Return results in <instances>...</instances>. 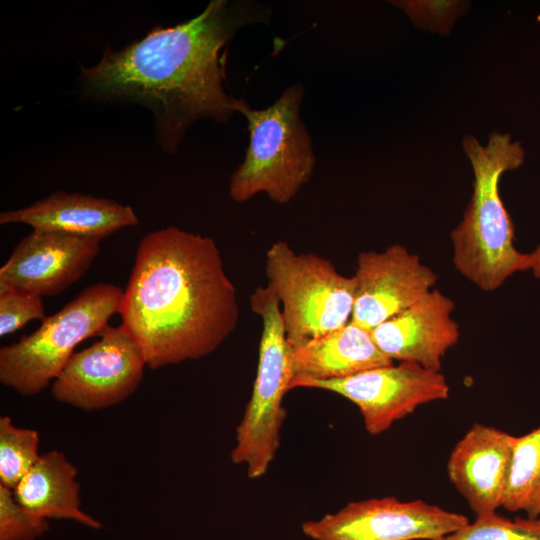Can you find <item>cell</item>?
Segmentation results:
<instances>
[{
    "label": "cell",
    "mask_w": 540,
    "mask_h": 540,
    "mask_svg": "<svg viewBox=\"0 0 540 540\" xmlns=\"http://www.w3.org/2000/svg\"><path fill=\"white\" fill-rule=\"evenodd\" d=\"M271 9L253 0H212L196 17L154 27L121 50L106 46L99 62L81 67V92L98 100L151 110L157 144L174 153L200 119L224 124L236 113L224 87L223 48L243 27L268 24Z\"/></svg>",
    "instance_id": "1"
},
{
    "label": "cell",
    "mask_w": 540,
    "mask_h": 540,
    "mask_svg": "<svg viewBox=\"0 0 540 540\" xmlns=\"http://www.w3.org/2000/svg\"><path fill=\"white\" fill-rule=\"evenodd\" d=\"M119 314L146 365L158 369L214 352L240 309L215 241L170 226L140 241Z\"/></svg>",
    "instance_id": "2"
},
{
    "label": "cell",
    "mask_w": 540,
    "mask_h": 540,
    "mask_svg": "<svg viewBox=\"0 0 540 540\" xmlns=\"http://www.w3.org/2000/svg\"><path fill=\"white\" fill-rule=\"evenodd\" d=\"M473 172V194L463 219L451 232L455 269L479 289L497 290L519 271L530 269L529 254L514 246V227L501 200L503 173L525 158L521 142L509 133L492 132L486 145L472 136L462 140Z\"/></svg>",
    "instance_id": "3"
},
{
    "label": "cell",
    "mask_w": 540,
    "mask_h": 540,
    "mask_svg": "<svg viewBox=\"0 0 540 540\" xmlns=\"http://www.w3.org/2000/svg\"><path fill=\"white\" fill-rule=\"evenodd\" d=\"M303 95L302 84L296 83L264 109L235 100V110L246 118L249 131L244 160L230 178L229 194L235 202L262 192L278 204H287L310 180L316 158L300 117Z\"/></svg>",
    "instance_id": "4"
},
{
    "label": "cell",
    "mask_w": 540,
    "mask_h": 540,
    "mask_svg": "<svg viewBox=\"0 0 540 540\" xmlns=\"http://www.w3.org/2000/svg\"><path fill=\"white\" fill-rule=\"evenodd\" d=\"M267 286L280 303L288 345L295 347L351 321L356 280L314 253H297L286 241L265 254Z\"/></svg>",
    "instance_id": "5"
},
{
    "label": "cell",
    "mask_w": 540,
    "mask_h": 540,
    "mask_svg": "<svg viewBox=\"0 0 540 540\" xmlns=\"http://www.w3.org/2000/svg\"><path fill=\"white\" fill-rule=\"evenodd\" d=\"M124 290L108 283L85 288L18 342L0 349V382L23 396L38 394L57 378L76 346L98 335L120 313Z\"/></svg>",
    "instance_id": "6"
},
{
    "label": "cell",
    "mask_w": 540,
    "mask_h": 540,
    "mask_svg": "<svg viewBox=\"0 0 540 540\" xmlns=\"http://www.w3.org/2000/svg\"><path fill=\"white\" fill-rule=\"evenodd\" d=\"M250 306L262 320L257 372L230 457L234 464L246 466L250 479H258L267 473L280 446L286 417L283 399L290 391L292 372L277 297L267 285L258 287L250 296Z\"/></svg>",
    "instance_id": "7"
},
{
    "label": "cell",
    "mask_w": 540,
    "mask_h": 540,
    "mask_svg": "<svg viewBox=\"0 0 540 540\" xmlns=\"http://www.w3.org/2000/svg\"><path fill=\"white\" fill-rule=\"evenodd\" d=\"M469 522L463 514L423 500L393 496L347 503L302 523L311 540H440Z\"/></svg>",
    "instance_id": "8"
},
{
    "label": "cell",
    "mask_w": 540,
    "mask_h": 540,
    "mask_svg": "<svg viewBox=\"0 0 540 540\" xmlns=\"http://www.w3.org/2000/svg\"><path fill=\"white\" fill-rule=\"evenodd\" d=\"M336 393L354 403L370 435L386 432L398 420L419 406L445 400L450 387L440 371L418 364L400 362L331 380H302L290 385Z\"/></svg>",
    "instance_id": "9"
},
{
    "label": "cell",
    "mask_w": 540,
    "mask_h": 540,
    "mask_svg": "<svg viewBox=\"0 0 540 540\" xmlns=\"http://www.w3.org/2000/svg\"><path fill=\"white\" fill-rule=\"evenodd\" d=\"M98 341L75 352L53 381L57 401L83 410L116 405L137 389L146 365L131 337L119 327L106 326Z\"/></svg>",
    "instance_id": "10"
},
{
    "label": "cell",
    "mask_w": 540,
    "mask_h": 540,
    "mask_svg": "<svg viewBox=\"0 0 540 540\" xmlns=\"http://www.w3.org/2000/svg\"><path fill=\"white\" fill-rule=\"evenodd\" d=\"M351 322L371 331L427 296L436 273L401 244L359 253Z\"/></svg>",
    "instance_id": "11"
},
{
    "label": "cell",
    "mask_w": 540,
    "mask_h": 540,
    "mask_svg": "<svg viewBox=\"0 0 540 540\" xmlns=\"http://www.w3.org/2000/svg\"><path fill=\"white\" fill-rule=\"evenodd\" d=\"M101 239L33 230L0 268V286L54 296L78 281L99 253Z\"/></svg>",
    "instance_id": "12"
},
{
    "label": "cell",
    "mask_w": 540,
    "mask_h": 540,
    "mask_svg": "<svg viewBox=\"0 0 540 540\" xmlns=\"http://www.w3.org/2000/svg\"><path fill=\"white\" fill-rule=\"evenodd\" d=\"M516 438L495 427L475 423L450 452L448 478L476 516L502 508Z\"/></svg>",
    "instance_id": "13"
},
{
    "label": "cell",
    "mask_w": 540,
    "mask_h": 540,
    "mask_svg": "<svg viewBox=\"0 0 540 540\" xmlns=\"http://www.w3.org/2000/svg\"><path fill=\"white\" fill-rule=\"evenodd\" d=\"M454 308L452 299L433 289L370 332L378 348L391 360L440 371L443 357L460 336L459 326L451 317Z\"/></svg>",
    "instance_id": "14"
},
{
    "label": "cell",
    "mask_w": 540,
    "mask_h": 540,
    "mask_svg": "<svg viewBox=\"0 0 540 540\" xmlns=\"http://www.w3.org/2000/svg\"><path fill=\"white\" fill-rule=\"evenodd\" d=\"M24 223L36 231L103 239L139 224L129 205L93 195L58 190L35 203L0 214V224Z\"/></svg>",
    "instance_id": "15"
},
{
    "label": "cell",
    "mask_w": 540,
    "mask_h": 540,
    "mask_svg": "<svg viewBox=\"0 0 540 540\" xmlns=\"http://www.w3.org/2000/svg\"><path fill=\"white\" fill-rule=\"evenodd\" d=\"M292 379L331 380L393 364L371 332L351 321L321 337L290 347ZM289 385V390H290Z\"/></svg>",
    "instance_id": "16"
},
{
    "label": "cell",
    "mask_w": 540,
    "mask_h": 540,
    "mask_svg": "<svg viewBox=\"0 0 540 540\" xmlns=\"http://www.w3.org/2000/svg\"><path fill=\"white\" fill-rule=\"evenodd\" d=\"M77 469L60 451L40 455L13 490L18 504L42 519L73 520L92 529L101 523L80 508Z\"/></svg>",
    "instance_id": "17"
},
{
    "label": "cell",
    "mask_w": 540,
    "mask_h": 540,
    "mask_svg": "<svg viewBox=\"0 0 540 540\" xmlns=\"http://www.w3.org/2000/svg\"><path fill=\"white\" fill-rule=\"evenodd\" d=\"M502 508L540 517V426L516 438Z\"/></svg>",
    "instance_id": "18"
},
{
    "label": "cell",
    "mask_w": 540,
    "mask_h": 540,
    "mask_svg": "<svg viewBox=\"0 0 540 540\" xmlns=\"http://www.w3.org/2000/svg\"><path fill=\"white\" fill-rule=\"evenodd\" d=\"M39 434L14 425L9 416L0 418V484L14 490L38 461Z\"/></svg>",
    "instance_id": "19"
},
{
    "label": "cell",
    "mask_w": 540,
    "mask_h": 540,
    "mask_svg": "<svg viewBox=\"0 0 540 540\" xmlns=\"http://www.w3.org/2000/svg\"><path fill=\"white\" fill-rule=\"evenodd\" d=\"M440 540H540V517L511 519L488 513Z\"/></svg>",
    "instance_id": "20"
},
{
    "label": "cell",
    "mask_w": 540,
    "mask_h": 540,
    "mask_svg": "<svg viewBox=\"0 0 540 540\" xmlns=\"http://www.w3.org/2000/svg\"><path fill=\"white\" fill-rule=\"evenodd\" d=\"M49 529L48 520L32 515L0 484V540H36Z\"/></svg>",
    "instance_id": "21"
},
{
    "label": "cell",
    "mask_w": 540,
    "mask_h": 540,
    "mask_svg": "<svg viewBox=\"0 0 540 540\" xmlns=\"http://www.w3.org/2000/svg\"><path fill=\"white\" fill-rule=\"evenodd\" d=\"M46 318L41 297L0 286L1 337L16 332L31 320Z\"/></svg>",
    "instance_id": "22"
},
{
    "label": "cell",
    "mask_w": 540,
    "mask_h": 540,
    "mask_svg": "<svg viewBox=\"0 0 540 540\" xmlns=\"http://www.w3.org/2000/svg\"><path fill=\"white\" fill-rule=\"evenodd\" d=\"M401 7L422 27L447 33L461 10L462 4L454 1H392Z\"/></svg>",
    "instance_id": "23"
},
{
    "label": "cell",
    "mask_w": 540,
    "mask_h": 540,
    "mask_svg": "<svg viewBox=\"0 0 540 540\" xmlns=\"http://www.w3.org/2000/svg\"><path fill=\"white\" fill-rule=\"evenodd\" d=\"M529 263V270L533 272L535 277L540 278V244L533 252L529 253Z\"/></svg>",
    "instance_id": "24"
}]
</instances>
